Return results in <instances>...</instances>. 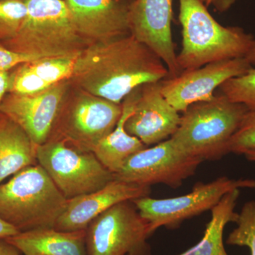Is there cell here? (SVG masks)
I'll return each mask as SVG.
<instances>
[{
	"instance_id": "25",
	"label": "cell",
	"mask_w": 255,
	"mask_h": 255,
	"mask_svg": "<svg viewBox=\"0 0 255 255\" xmlns=\"http://www.w3.org/2000/svg\"><path fill=\"white\" fill-rule=\"evenodd\" d=\"M247 150H255V110L248 111L228 142V153L242 155Z\"/></svg>"
},
{
	"instance_id": "20",
	"label": "cell",
	"mask_w": 255,
	"mask_h": 255,
	"mask_svg": "<svg viewBox=\"0 0 255 255\" xmlns=\"http://www.w3.org/2000/svg\"><path fill=\"white\" fill-rule=\"evenodd\" d=\"M36 147L19 126L2 114L0 117V184L36 164Z\"/></svg>"
},
{
	"instance_id": "4",
	"label": "cell",
	"mask_w": 255,
	"mask_h": 255,
	"mask_svg": "<svg viewBox=\"0 0 255 255\" xmlns=\"http://www.w3.org/2000/svg\"><path fill=\"white\" fill-rule=\"evenodd\" d=\"M68 199L38 164L0 184V219L18 232L54 228Z\"/></svg>"
},
{
	"instance_id": "14",
	"label": "cell",
	"mask_w": 255,
	"mask_h": 255,
	"mask_svg": "<svg viewBox=\"0 0 255 255\" xmlns=\"http://www.w3.org/2000/svg\"><path fill=\"white\" fill-rule=\"evenodd\" d=\"M173 0H133L130 9L131 34L163 61L169 78L181 73L172 40Z\"/></svg>"
},
{
	"instance_id": "6",
	"label": "cell",
	"mask_w": 255,
	"mask_h": 255,
	"mask_svg": "<svg viewBox=\"0 0 255 255\" xmlns=\"http://www.w3.org/2000/svg\"><path fill=\"white\" fill-rule=\"evenodd\" d=\"M122 112V103L97 97L71 83L49 140H63L77 150L92 152L115 128Z\"/></svg>"
},
{
	"instance_id": "5",
	"label": "cell",
	"mask_w": 255,
	"mask_h": 255,
	"mask_svg": "<svg viewBox=\"0 0 255 255\" xmlns=\"http://www.w3.org/2000/svg\"><path fill=\"white\" fill-rule=\"evenodd\" d=\"M27 14L14 38L1 43L41 58L73 57L89 45L75 29L65 0H25Z\"/></svg>"
},
{
	"instance_id": "24",
	"label": "cell",
	"mask_w": 255,
	"mask_h": 255,
	"mask_svg": "<svg viewBox=\"0 0 255 255\" xmlns=\"http://www.w3.org/2000/svg\"><path fill=\"white\" fill-rule=\"evenodd\" d=\"M27 14L25 0L0 1V43L16 36Z\"/></svg>"
},
{
	"instance_id": "1",
	"label": "cell",
	"mask_w": 255,
	"mask_h": 255,
	"mask_svg": "<svg viewBox=\"0 0 255 255\" xmlns=\"http://www.w3.org/2000/svg\"><path fill=\"white\" fill-rule=\"evenodd\" d=\"M168 69L132 34L89 45L78 55L74 86L117 104L137 87L168 78Z\"/></svg>"
},
{
	"instance_id": "11",
	"label": "cell",
	"mask_w": 255,
	"mask_h": 255,
	"mask_svg": "<svg viewBox=\"0 0 255 255\" xmlns=\"http://www.w3.org/2000/svg\"><path fill=\"white\" fill-rule=\"evenodd\" d=\"M252 67L245 58L207 64L162 80L161 92L167 102L182 114L194 104L213 100L216 89Z\"/></svg>"
},
{
	"instance_id": "26",
	"label": "cell",
	"mask_w": 255,
	"mask_h": 255,
	"mask_svg": "<svg viewBox=\"0 0 255 255\" xmlns=\"http://www.w3.org/2000/svg\"><path fill=\"white\" fill-rule=\"evenodd\" d=\"M41 58H44L14 51L0 43V71H11L20 65Z\"/></svg>"
},
{
	"instance_id": "12",
	"label": "cell",
	"mask_w": 255,
	"mask_h": 255,
	"mask_svg": "<svg viewBox=\"0 0 255 255\" xmlns=\"http://www.w3.org/2000/svg\"><path fill=\"white\" fill-rule=\"evenodd\" d=\"M70 87L67 80L33 95L8 93L0 104V113L19 126L36 147L41 145L49 140Z\"/></svg>"
},
{
	"instance_id": "8",
	"label": "cell",
	"mask_w": 255,
	"mask_h": 255,
	"mask_svg": "<svg viewBox=\"0 0 255 255\" xmlns=\"http://www.w3.org/2000/svg\"><path fill=\"white\" fill-rule=\"evenodd\" d=\"M255 188V179L220 177L212 182L196 183L185 195L166 199L145 196L132 201L150 224V232L153 234L159 228L175 229L186 220L211 211L231 191Z\"/></svg>"
},
{
	"instance_id": "2",
	"label": "cell",
	"mask_w": 255,
	"mask_h": 255,
	"mask_svg": "<svg viewBox=\"0 0 255 255\" xmlns=\"http://www.w3.org/2000/svg\"><path fill=\"white\" fill-rule=\"evenodd\" d=\"M182 47L177 55L181 73L207 64L245 58L255 39L238 26L220 24L200 0H179Z\"/></svg>"
},
{
	"instance_id": "21",
	"label": "cell",
	"mask_w": 255,
	"mask_h": 255,
	"mask_svg": "<svg viewBox=\"0 0 255 255\" xmlns=\"http://www.w3.org/2000/svg\"><path fill=\"white\" fill-rule=\"evenodd\" d=\"M241 189L227 193L214 209L204 237L196 246L179 255H229L223 243L224 229L228 223H236L239 213L236 211Z\"/></svg>"
},
{
	"instance_id": "10",
	"label": "cell",
	"mask_w": 255,
	"mask_h": 255,
	"mask_svg": "<svg viewBox=\"0 0 255 255\" xmlns=\"http://www.w3.org/2000/svg\"><path fill=\"white\" fill-rule=\"evenodd\" d=\"M201 162L178 150L169 138L134 154L114 177L145 187L162 184L177 189L195 174Z\"/></svg>"
},
{
	"instance_id": "16",
	"label": "cell",
	"mask_w": 255,
	"mask_h": 255,
	"mask_svg": "<svg viewBox=\"0 0 255 255\" xmlns=\"http://www.w3.org/2000/svg\"><path fill=\"white\" fill-rule=\"evenodd\" d=\"M150 187L114 179L102 189L69 199L55 228L58 231L87 230L97 216L121 202L149 196Z\"/></svg>"
},
{
	"instance_id": "31",
	"label": "cell",
	"mask_w": 255,
	"mask_h": 255,
	"mask_svg": "<svg viewBox=\"0 0 255 255\" xmlns=\"http://www.w3.org/2000/svg\"><path fill=\"white\" fill-rule=\"evenodd\" d=\"M245 58L248 60V63L251 64L252 66L255 65V42L253 45V48L248 52V54L245 57Z\"/></svg>"
},
{
	"instance_id": "29",
	"label": "cell",
	"mask_w": 255,
	"mask_h": 255,
	"mask_svg": "<svg viewBox=\"0 0 255 255\" xmlns=\"http://www.w3.org/2000/svg\"><path fill=\"white\" fill-rule=\"evenodd\" d=\"M18 233L16 228L0 219V240H6Z\"/></svg>"
},
{
	"instance_id": "34",
	"label": "cell",
	"mask_w": 255,
	"mask_h": 255,
	"mask_svg": "<svg viewBox=\"0 0 255 255\" xmlns=\"http://www.w3.org/2000/svg\"><path fill=\"white\" fill-rule=\"evenodd\" d=\"M0 1H3V0H0Z\"/></svg>"
},
{
	"instance_id": "9",
	"label": "cell",
	"mask_w": 255,
	"mask_h": 255,
	"mask_svg": "<svg viewBox=\"0 0 255 255\" xmlns=\"http://www.w3.org/2000/svg\"><path fill=\"white\" fill-rule=\"evenodd\" d=\"M150 224L132 201L107 210L86 230L87 255H150Z\"/></svg>"
},
{
	"instance_id": "13",
	"label": "cell",
	"mask_w": 255,
	"mask_h": 255,
	"mask_svg": "<svg viewBox=\"0 0 255 255\" xmlns=\"http://www.w3.org/2000/svg\"><path fill=\"white\" fill-rule=\"evenodd\" d=\"M75 29L90 44L131 34L133 0H65Z\"/></svg>"
},
{
	"instance_id": "30",
	"label": "cell",
	"mask_w": 255,
	"mask_h": 255,
	"mask_svg": "<svg viewBox=\"0 0 255 255\" xmlns=\"http://www.w3.org/2000/svg\"><path fill=\"white\" fill-rule=\"evenodd\" d=\"M0 255H21V253L6 240H0Z\"/></svg>"
},
{
	"instance_id": "28",
	"label": "cell",
	"mask_w": 255,
	"mask_h": 255,
	"mask_svg": "<svg viewBox=\"0 0 255 255\" xmlns=\"http://www.w3.org/2000/svg\"><path fill=\"white\" fill-rule=\"evenodd\" d=\"M10 80V71H0V104L9 93Z\"/></svg>"
},
{
	"instance_id": "15",
	"label": "cell",
	"mask_w": 255,
	"mask_h": 255,
	"mask_svg": "<svg viewBox=\"0 0 255 255\" xmlns=\"http://www.w3.org/2000/svg\"><path fill=\"white\" fill-rule=\"evenodd\" d=\"M160 82L140 87L134 110L126 121L128 133L147 147L170 138L180 124L179 112L162 95Z\"/></svg>"
},
{
	"instance_id": "19",
	"label": "cell",
	"mask_w": 255,
	"mask_h": 255,
	"mask_svg": "<svg viewBox=\"0 0 255 255\" xmlns=\"http://www.w3.org/2000/svg\"><path fill=\"white\" fill-rule=\"evenodd\" d=\"M140 87L124 99L122 102L123 112L117 127L92 151L101 163L114 174L122 169L132 155L147 147L137 137L128 133L125 129L126 121L134 110L140 95Z\"/></svg>"
},
{
	"instance_id": "32",
	"label": "cell",
	"mask_w": 255,
	"mask_h": 255,
	"mask_svg": "<svg viewBox=\"0 0 255 255\" xmlns=\"http://www.w3.org/2000/svg\"><path fill=\"white\" fill-rule=\"evenodd\" d=\"M242 155H244L248 160L255 163V150L245 151Z\"/></svg>"
},
{
	"instance_id": "33",
	"label": "cell",
	"mask_w": 255,
	"mask_h": 255,
	"mask_svg": "<svg viewBox=\"0 0 255 255\" xmlns=\"http://www.w3.org/2000/svg\"><path fill=\"white\" fill-rule=\"evenodd\" d=\"M1 115H2V114H1V113H0V117H1Z\"/></svg>"
},
{
	"instance_id": "7",
	"label": "cell",
	"mask_w": 255,
	"mask_h": 255,
	"mask_svg": "<svg viewBox=\"0 0 255 255\" xmlns=\"http://www.w3.org/2000/svg\"><path fill=\"white\" fill-rule=\"evenodd\" d=\"M36 159L68 200L102 189L115 179L93 152L77 150L63 140L37 146Z\"/></svg>"
},
{
	"instance_id": "18",
	"label": "cell",
	"mask_w": 255,
	"mask_h": 255,
	"mask_svg": "<svg viewBox=\"0 0 255 255\" xmlns=\"http://www.w3.org/2000/svg\"><path fill=\"white\" fill-rule=\"evenodd\" d=\"M6 241L24 255H87L86 230L38 228L19 232Z\"/></svg>"
},
{
	"instance_id": "3",
	"label": "cell",
	"mask_w": 255,
	"mask_h": 255,
	"mask_svg": "<svg viewBox=\"0 0 255 255\" xmlns=\"http://www.w3.org/2000/svg\"><path fill=\"white\" fill-rule=\"evenodd\" d=\"M248 111L246 106L225 96H215L188 107L170 139L186 155L202 162L217 160L228 154V142Z\"/></svg>"
},
{
	"instance_id": "17",
	"label": "cell",
	"mask_w": 255,
	"mask_h": 255,
	"mask_svg": "<svg viewBox=\"0 0 255 255\" xmlns=\"http://www.w3.org/2000/svg\"><path fill=\"white\" fill-rule=\"evenodd\" d=\"M78 55L41 58L20 65L10 71L9 93L33 95L70 80Z\"/></svg>"
},
{
	"instance_id": "27",
	"label": "cell",
	"mask_w": 255,
	"mask_h": 255,
	"mask_svg": "<svg viewBox=\"0 0 255 255\" xmlns=\"http://www.w3.org/2000/svg\"><path fill=\"white\" fill-rule=\"evenodd\" d=\"M206 7L213 6L220 12L228 11L236 2V0H200Z\"/></svg>"
},
{
	"instance_id": "22",
	"label": "cell",
	"mask_w": 255,
	"mask_h": 255,
	"mask_svg": "<svg viewBox=\"0 0 255 255\" xmlns=\"http://www.w3.org/2000/svg\"><path fill=\"white\" fill-rule=\"evenodd\" d=\"M221 95L230 101L255 110V68L253 67L239 76L230 78L219 87Z\"/></svg>"
},
{
	"instance_id": "23",
	"label": "cell",
	"mask_w": 255,
	"mask_h": 255,
	"mask_svg": "<svg viewBox=\"0 0 255 255\" xmlns=\"http://www.w3.org/2000/svg\"><path fill=\"white\" fill-rule=\"evenodd\" d=\"M236 223L237 226L230 233L226 243L229 246L247 247L251 255H255V201L244 204Z\"/></svg>"
}]
</instances>
